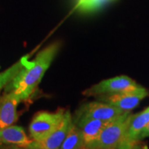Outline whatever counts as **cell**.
I'll list each match as a JSON object with an SVG mask.
<instances>
[{
    "label": "cell",
    "mask_w": 149,
    "mask_h": 149,
    "mask_svg": "<svg viewBox=\"0 0 149 149\" xmlns=\"http://www.w3.org/2000/svg\"><path fill=\"white\" fill-rule=\"evenodd\" d=\"M33 142L20 126L11 125L0 129V147L2 145L29 146Z\"/></svg>",
    "instance_id": "11"
},
{
    "label": "cell",
    "mask_w": 149,
    "mask_h": 149,
    "mask_svg": "<svg viewBox=\"0 0 149 149\" xmlns=\"http://www.w3.org/2000/svg\"><path fill=\"white\" fill-rule=\"evenodd\" d=\"M124 112L104 102H91L80 108L76 118H87L103 121H112Z\"/></svg>",
    "instance_id": "7"
},
{
    "label": "cell",
    "mask_w": 149,
    "mask_h": 149,
    "mask_svg": "<svg viewBox=\"0 0 149 149\" xmlns=\"http://www.w3.org/2000/svg\"><path fill=\"white\" fill-rule=\"evenodd\" d=\"M149 137V123L143 129V131L140 133L138 137V141H142L143 139Z\"/></svg>",
    "instance_id": "15"
},
{
    "label": "cell",
    "mask_w": 149,
    "mask_h": 149,
    "mask_svg": "<svg viewBox=\"0 0 149 149\" xmlns=\"http://www.w3.org/2000/svg\"><path fill=\"white\" fill-rule=\"evenodd\" d=\"M130 115V112H124L110 121L103 129L100 136L91 143L85 145V148L117 149L122 141Z\"/></svg>",
    "instance_id": "2"
},
{
    "label": "cell",
    "mask_w": 149,
    "mask_h": 149,
    "mask_svg": "<svg viewBox=\"0 0 149 149\" xmlns=\"http://www.w3.org/2000/svg\"><path fill=\"white\" fill-rule=\"evenodd\" d=\"M22 67H23V64L22 61H19L18 62H17L16 64L11 66L10 68H8L4 72L0 73V90L3 88L7 84H9L12 80L21 70Z\"/></svg>",
    "instance_id": "14"
},
{
    "label": "cell",
    "mask_w": 149,
    "mask_h": 149,
    "mask_svg": "<svg viewBox=\"0 0 149 149\" xmlns=\"http://www.w3.org/2000/svg\"><path fill=\"white\" fill-rule=\"evenodd\" d=\"M73 124V119L69 110H65V116L61 123L53 133L42 141H33L29 146L38 149H60L65 139L69 133L70 129Z\"/></svg>",
    "instance_id": "8"
},
{
    "label": "cell",
    "mask_w": 149,
    "mask_h": 149,
    "mask_svg": "<svg viewBox=\"0 0 149 149\" xmlns=\"http://www.w3.org/2000/svg\"><path fill=\"white\" fill-rule=\"evenodd\" d=\"M148 91L145 88L140 87L133 91L99 95V100L116 107L123 112H130L138 106L141 100L148 96Z\"/></svg>",
    "instance_id": "5"
},
{
    "label": "cell",
    "mask_w": 149,
    "mask_h": 149,
    "mask_svg": "<svg viewBox=\"0 0 149 149\" xmlns=\"http://www.w3.org/2000/svg\"><path fill=\"white\" fill-rule=\"evenodd\" d=\"M65 113V110L63 109H58L56 112H37L29 125L31 139L40 142L47 138L60 126L64 118Z\"/></svg>",
    "instance_id": "3"
},
{
    "label": "cell",
    "mask_w": 149,
    "mask_h": 149,
    "mask_svg": "<svg viewBox=\"0 0 149 149\" xmlns=\"http://www.w3.org/2000/svg\"><path fill=\"white\" fill-rule=\"evenodd\" d=\"M59 49L60 43L56 42L42 50L32 61L27 57L22 58L23 67L8 84L7 91L15 92L22 100L28 99L41 82Z\"/></svg>",
    "instance_id": "1"
},
{
    "label": "cell",
    "mask_w": 149,
    "mask_h": 149,
    "mask_svg": "<svg viewBox=\"0 0 149 149\" xmlns=\"http://www.w3.org/2000/svg\"><path fill=\"white\" fill-rule=\"evenodd\" d=\"M83 149H87V148H83Z\"/></svg>",
    "instance_id": "19"
},
{
    "label": "cell",
    "mask_w": 149,
    "mask_h": 149,
    "mask_svg": "<svg viewBox=\"0 0 149 149\" xmlns=\"http://www.w3.org/2000/svg\"><path fill=\"white\" fill-rule=\"evenodd\" d=\"M2 149H38L32 146H17V145H7L6 147H3Z\"/></svg>",
    "instance_id": "16"
},
{
    "label": "cell",
    "mask_w": 149,
    "mask_h": 149,
    "mask_svg": "<svg viewBox=\"0 0 149 149\" xmlns=\"http://www.w3.org/2000/svg\"><path fill=\"white\" fill-rule=\"evenodd\" d=\"M22 101L18 95L9 91L0 98V129L13 125L17 120V107Z\"/></svg>",
    "instance_id": "9"
},
{
    "label": "cell",
    "mask_w": 149,
    "mask_h": 149,
    "mask_svg": "<svg viewBox=\"0 0 149 149\" xmlns=\"http://www.w3.org/2000/svg\"><path fill=\"white\" fill-rule=\"evenodd\" d=\"M113 0H80L75 8L82 13H91L99 10L100 8Z\"/></svg>",
    "instance_id": "13"
},
{
    "label": "cell",
    "mask_w": 149,
    "mask_h": 149,
    "mask_svg": "<svg viewBox=\"0 0 149 149\" xmlns=\"http://www.w3.org/2000/svg\"><path fill=\"white\" fill-rule=\"evenodd\" d=\"M85 148V142L82 131L75 123L71 126L69 133H67L64 142L60 149H83Z\"/></svg>",
    "instance_id": "12"
},
{
    "label": "cell",
    "mask_w": 149,
    "mask_h": 149,
    "mask_svg": "<svg viewBox=\"0 0 149 149\" xmlns=\"http://www.w3.org/2000/svg\"><path fill=\"white\" fill-rule=\"evenodd\" d=\"M149 123V107L137 114H131L123 134L122 141L117 149H130L138 142V137Z\"/></svg>",
    "instance_id": "6"
},
{
    "label": "cell",
    "mask_w": 149,
    "mask_h": 149,
    "mask_svg": "<svg viewBox=\"0 0 149 149\" xmlns=\"http://www.w3.org/2000/svg\"><path fill=\"white\" fill-rule=\"evenodd\" d=\"M79 1H80V0H77V3H78V2H79Z\"/></svg>",
    "instance_id": "18"
},
{
    "label": "cell",
    "mask_w": 149,
    "mask_h": 149,
    "mask_svg": "<svg viewBox=\"0 0 149 149\" xmlns=\"http://www.w3.org/2000/svg\"><path fill=\"white\" fill-rule=\"evenodd\" d=\"M130 149H148V147L147 144L143 143L142 141H138L137 143L133 144Z\"/></svg>",
    "instance_id": "17"
},
{
    "label": "cell",
    "mask_w": 149,
    "mask_h": 149,
    "mask_svg": "<svg viewBox=\"0 0 149 149\" xmlns=\"http://www.w3.org/2000/svg\"><path fill=\"white\" fill-rule=\"evenodd\" d=\"M140 87L142 86L137 84L131 78L126 75H121L102 80L101 82L91 86V88L84 91L83 94L86 96L103 95L123 91H133Z\"/></svg>",
    "instance_id": "4"
},
{
    "label": "cell",
    "mask_w": 149,
    "mask_h": 149,
    "mask_svg": "<svg viewBox=\"0 0 149 149\" xmlns=\"http://www.w3.org/2000/svg\"><path fill=\"white\" fill-rule=\"evenodd\" d=\"M82 131L84 142L85 145L95 141L101 133L103 129L110 121H103L99 119L87 118H76L73 121Z\"/></svg>",
    "instance_id": "10"
}]
</instances>
